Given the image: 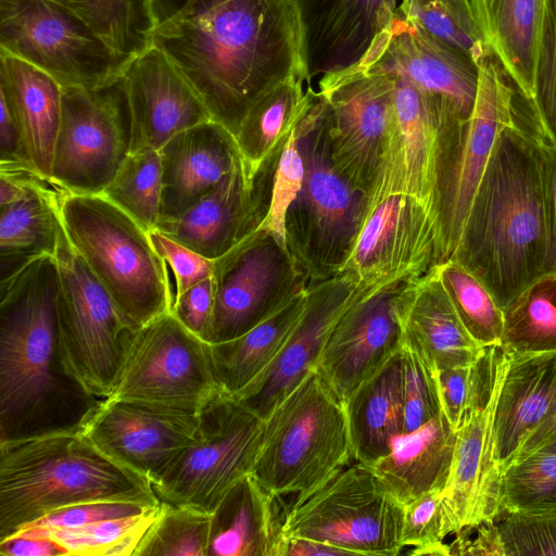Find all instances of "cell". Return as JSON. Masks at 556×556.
Instances as JSON below:
<instances>
[{
  "mask_svg": "<svg viewBox=\"0 0 556 556\" xmlns=\"http://www.w3.org/2000/svg\"><path fill=\"white\" fill-rule=\"evenodd\" d=\"M160 50L233 136L249 108L306 79L294 0H150Z\"/></svg>",
  "mask_w": 556,
  "mask_h": 556,
  "instance_id": "obj_1",
  "label": "cell"
},
{
  "mask_svg": "<svg viewBox=\"0 0 556 556\" xmlns=\"http://www.w3.org/2000/svg\"><path fill=\"white\" fill-rule=\"evenodd\" d=\"M59 287L52 255L0 282V444L79 431L101 401L67 363Z\"/></svg>",
  "mask_w": 556,
  "mask_h": 556,
  "instance_id": "obj_2",
  "label": "cell"
},
{
  "mask_svg": "<svg viewBox=\"0 0 556 556\" xmlns=\"http://www.w3.org/2000/svg\"><path fill=\"white\" fill-rule=\"evenodd\" d=\"M520 113L495 140L450 258L480 280L503 311L545 275L547 261L543 140L536 128L521 126Z\"/></svg>",
  "mask_w": 556,
  "mask_h": 556,
  "instance_id": "obj_3",
  "label": "cell"
},
{
  "mask_svg": "<svg viewBox=\"0 0 556 556\" xmlns=\"http://www.w3.org/2000/svg\"><path fill=\"white\" fill-rule=\"evenodd\" d=\"M100 501L161 503L147 479L80 430L0 444V541L55 510Z\"/></svg>",
  "mask_w": 556,
  "mask_h": 556,
  "instance_id": "obj_4",
  "label": "cell"
},
{
  "mask_svg": "<svg viewBox=\"0 0 556 556\" xmlns=\"http://www.w3.org/2000/svg\"><path fill=\"white\" fill-rule=\"evenodd\" d=\"M331 111L313 91L296 124L304 163L302 188L286 217L288 249L308 286L338 275L356 239L367 197L338 170L330 142Z\"/></svg>",
  "mask_w": 556,
  "mask_h": 556,
  "instance_id": "obj_5",
  "label": "cell"
},
{
  "mask_svg": "<svg viewBox=\"0 0 556 556\" xmlns=\"http://www.w3.org/2000/svg\"><path fill=\"white\" fill-rule=\"evenodd\" d=\"M351 460L345 405L314 368L264 420L251 475L279 497H302Z\"/></svg>",
  "mask_w": 556,
  "mask_h": 556,
  "instance_id": "obj_6",
  "label": "cell"
},
{
  "mask_svg": "<svg viewBox=\"0 0 556 556\" xmlns=\"http://www.w3.org/2000/svg\"><path fill=\"white\" fill-rule=\"evenodd\" d=\"M61 218L76 252L136 328L170 312L164 262L146 231L103 194L67 193Z\"/></svg>",
  "mask_w": 556,
  "mask_h": 556,
  "instance_id": "obj_7",
  "label": "cell"
},
{
  "mask_svg": "<svg viewBox=\"0 0 556 556\" xmlns=\"http://www.w3.org/2000/svg\"><path fill=\"white\" fill-rule=\"evenodd\" d=\"M478 66V91L471 116L441 130L437 200L438 264L450 260L457 247L498 134L516 121L528 100L490 47Z\"/></svg>",
  "mask_w": 556,
  "mask_h": 556,
  "instance_id": "obj_8",
  "label": "cell"
},
{
  "mask_svg": "<svg viewBox=\"0 0 556 556\" xmlns=\"http://www.w3.org/2000/svg\"><path fill=\"white\" fill-rule=\"evenodd\" d=\"M404 506L370 466L354 462L286 508L285 536L304 538L353 556H395L404 548Z\"/></svg>",
  "mask_w": 556,
  "mask_h": 556,
  "instance_id": "obj_9",
  "label": "cell"
},
{
  "mask_svg": "<svg viewBox=\"0 0 556 556\" xmlns=\"http://www.w3.org/2000/svg\"><path fill=\"white\" fill-rule=\"evenodd\" d=\"M264 420L218 391L198 414L193 440L151 484L160 501L211 514L226 492L251 475Z\"/></svg>",
  "mask_w": 556,
  "mask_h": 556,
  "instance_id": "obj_10",
  "label": "cell"
},
{
  "mask_svg": "<svg viewBox=\"0 0 556 556\" xmlns=\"http://www.w3.org/2000/svg\"><path fill=\"white\" fill-rule=\"evenodd\" d=\"M54 257L60 279L59 325L67 363L90 393L106 399L116 387L138 328L73 248L64 227Z\"/></svg>",
  "mask_w": 556,
  "mask_h": 556,
  "instance_id": "obj_11",
  "label": "cell"
},
{
  "mask_svg": "<svg viewBox=\"0 0 556 556\" xmlns=\"http://www.w3.org/2000/svg\"><path fill=\"white\" fill-rule=\"evenodd\" d=\"M218 391L208 343L168 312L135 333L106 399L198 415Z\"/></svg>",
  "mask_w": 556,
  "mask_h": 556,
  "instance_id": "obj_12",
  "label": "cell"
},
{
  "mask_svg": "<svg viewBox=\"0 0 556 556\" xmlns=\"http://www.w3.org/2000/svg\"><path fill=\"white\" fill-rule=\"evenodd\" d=\"M0 52L35 66L62 87L97 88L127 68L88 24L50 0H0Z\"/></svg>",
  "mask_w": 556,
  "mask_h": 556,
  "instance_id": "obj_13",
  "label": "cell"
},
{
  "mask_svg": "<svg viewBox=\"0 0 556 556\" xmlns=\"http://www.w3.org/2000/svg\"><path fill=\"white\" fill-rule=\"evenodd\" d=\"M132 118L123 75L97 88L62 87L52 178L76 194H100L131 151Z\"/></svg>",
  "mask_w": 556,
  "mask_h": 556,
  "instance_id": "obj_14",
  "label": "cell"
},
{
  "mask_svg": "<svg viewBox=\"0 0 556 556\" xmlns=\"http://www.w3.org/2000/svg\"><path fill=\"white\" fill-rule=\"evenodd\" d=\"M319 92L331 111L330 142L336 167L368 197L396 128L392 77L361 62L321 76Z\"/></svg>",
  "mask_w": 556,
  "mask_h": 556,
  "instance_id": "obj_15",
  "label": "cell"
},
{
  "mask_svg": "<svg viewBox=\"0 0 556 556\" xmlns=\"http://www.w3.org/2000/svg\"><path fill=\"white\" fill-rule=\"evenodd\" d=\"M213 281L207 343L245 333L308 287L290 251L258 230L215 260Z\"/></svg>",
  "mask_w": 556,
  "mask_h": 556,
  "instance_id": "obj_16",
  "label": "cell"
},
{
  "mask_svg": "<svg viewBox=\"0 0 556 556\" xmlns=\"http://www.w3.org/2000/svg\"><path fill=\"white\" fill-rule=\"evenodd\" d=\"M438 264L432 216L407 194L376 186L351 252L339 274L359 286L422 276Z\"/></svg>",
  "mask_w": 556,
  "mask_h": 556,
  "instance_id": "obj_17",
  "label": "cell"
},
{
  "mask_svg": "<svg viewBox=\"0 0 556 556\" xmlns=\"http://www.w3.org/2000/svg\"><path fill=\"white\" fill-rule=\"evenodd\" d=\"M409 280L363 287L333 326L316 369L343 403L402 351L399 296Z\"/></svg>",
  "mask_w": 556,
  "mask_h": 556,
  "instance_id": "obj_18",
  "label": "cell"
},
{
  "mask_svg": "<svg viewBox=\"0 0 556 556\" xmlns=\"http://www.w3.org/2000/svg\"><path fill=\"white\" fill-rule=\"evenodd\" d=\"M363 287L344 274L309 285L303 311L277 356L232 397L265 420L316 368L333 326Z\"/></svg>",
  "mask_w": 556,
  "mask_h": 556,
  "instance_id": "obj_19",
  "label": "cell"
},
{
  "mask_svg": "<svg viewBox=\"0 0 556 556\" xmlns=\"http://www.w3.org/2000/svg\"><path fill=\"white\" fill-rule=\"evenodd\" d=\"M362 61L403 74L448 119H468L475 109L479 66L471 58L395 17ZM361 61V62H362Z\"/></svg>",
  "mask_w": 556,
  "mask_h": 556,
  "instance_id": "obj_20",
  "label": "cell"
},
{
  "mask_svg": "<svg viewBox=\"0 0 556 556\" xmlns=\"http://www.w3.org/2000/svg\"><path fill=\"white\" fill-rule=\"evenodd\" d=\"M198 415L102 399L81 432L105 455L151 484L194 438Z\"/></svg>",
  "mask_w": 556,
  "mask_h": 556,
  "instance_id": "obj_21",
  "label": "cell"
},
{
  "mask_svg": "<svg viewBox=\"0 0 556 556\" xmlns=\"http://www.w3.org/2000/svg\"><path fill=\"white\" fill-rule=\"evenodd\" d=\"M506 354L493 388L457 431L452 467L442 492L453 534L500 515L502 471L495 456L493 420L508 366Z\"/></svg>",
  "mask_w": 556,
  "mask_h": 556,
  "instance_id": "obj_22",
  "label": "cell"
},
{
  "mask_svg": "<svg viewBox=\"0 0 556 556\" xmlns=\"http://www.w3.org/2000/svg\"><path fill=\"white\" fill-rule=\"evenodd\" d=\"M294 3L307 81L361 63L396 13L395 0H294Z\"/></svg>",
  "mask_w": 556,
  "mask_h": 556,
  "instance_id": "obj_23",
  "label": "cell"
},
{
  "mask_svg": "<svg viewBox=\"0 0 556 556\" xmlns=\"http://www.w3.org/2000/svg\"><path fill=\"white\" fill-rule=\"evenodd\" d=\"M123 78L132 118L131 151L160 150L178 132L212 119L191 85L152 46L128 65Z\"/></svg>",
  "mask_w": 556,
  "mask_h": 556,
  "instance_id": "obj_24",
  "label": "cell"
},
{
  "mask_svg": "<svg viewBox=\"0 0 556 556\" xmlns=\"http://www.w3.org/2000/svg\"><path fill=\"white\" fill-rule=\"evenodd\" d=\"M362 62L379 67L392 77L396 128L386 157L399 175L403 191L419 203L437 225L440 139L444 122L435 105L403 74Z\"/></svg>",
  "mask_w": 556,
  "mask_h": 556,
  "instance_id": "obj_25",
  "label": "cell"
},
{
  "mask_svg": "<svg viewBox=\"0 0 556 556\" xmlns=\"http://www.w3.org/2000/svg\"><path fill=\"white\" fill-rule=\"evenodd\" d=\"M399 316L403 345L433 371L470 364L484 350L463 324L437 266L406 282L399 296Z\"/></svg>",
  "mask_w": 556,
  "mask_h": 556,
  "instance_id": "obj_26",
  "label": "cell"
},
{
  "mask_svg": "<svg viewBox=\"0 0 556 556\" xmlns=\"http://www.w3.org/2000/svg\"><path fill=\"white\" fill-rule=\"evenodd\" d=\"M159 151L162 161L160 220L177 217L193 206L240 159L233 135L213 119L178 132Z\"/></svg>",
  "mask_w": 556,
  "mask_h": 556,
  "instance_id": "obj_27",
  "label": "cell"
},
{
  "mask_svg": "<svg viewBox=\"0 0 556 556\" xmlns=\"http://www.w3.org/2000/svg\"><path fill=\"white\" fill-rule=\"evenodd\" d=\"M556 387V352L509 357L493 420L502 471L534 446L549 419Z\"/></svg>",
  "mask_w": 556,
  "mask_h": 556,
  "instance_id": "obj_28",
  "label": "cell"
},
{
  "mask_svg": "<svg viewBox=\"0 0 556 556\" xmlns=\"http://www.w3.org/2000/svg\"><path fill=\"white\" fill-rule=\"evenodd\" d=\"M285 514L279 496L243 477L211 513L207 556H280Z\"/></svg>",
  "mask_w": 556,
  "mask_h": 556,
  "instance_id": "obj_29",
  "label": "cell"
},
{
  "mask_svg": "<svg viewBox=\"0 0 556 556\" xmlns=\"http://www.w3.org/2000/svg\"><path fill=\"white\" fill-rule=\"evenodd\" d=\"M155 229L212 260L253 232L241 159L210 193L181 215L159 220Z\"/></svg>",
  "mask_w": 556,
  "mask_h": 556,
  "instance_id": "obj_30",
  "label": "cell"
},
{
  "mask_svg": "<svg viewBox=\"0 0 556 556\" xmlns=\"http://www.w3.org/2000/svg\"><path fill=\"white\" fill-rule=\"evenodd\" d=\"M67 193L53 178L40 175L23 195L0 205V282L38 257L55 255Z\"/></svg>",
  "mask_w": 556,
  "mask_h": 556,
  "instance_id": "obj_31",
  "label": "cell"
},
{
  "mask_svg": "<svg viewBox=\"0 0 556 556\" xmlns=\"http://www.w3.org/2000/svg\"><path fill=\"white\" fill-rule=\"evenodd\" d=\"M0 94L15 114L30 164L52 178L62 117V86L35 66L0 52Z\"/></svg>",
  "mask_w": 556,
  "mask_h": 556,
  "instance_id": "obj_32",
  "label": "cell"
},
{
  "mask_svg": "<svg viewBox=\"0 0 556 556\" xmlns=\"http://www.w3.org/2000/svg\"><path fill=\"white\" fill-rule=\"evenodd\" d=\"M457 431L440 413L418 430L397 438L391 452L370 467L403 505L443 492L452 467Z\"/></svg>",
  "mask_w": 556,
  "mask_h": 556,
  "instance_id": "obj_33",
  "label": "cell"
},
{
  "mask_svg": "<svg viewBox=\"0 0 556 556\" xmlns=\"http://www.w3.org/2000/svg\"><path fill=\"white\" fill-rule=\"evenodd\" d=\"M402 351L344 403L354 462L371 466L403 435Z\"/></svg>",
  "mask_w": 556,
  "mask_h": 556,
  "instance_id": "obj_34",
  "label": "cell"
},
{
  "mask_svg": "<svg viewBox=\"0 0 556 556\" xmlns=\"http://www.w3.org/2000/svg\"><path fill=\"white\" fill-rule=\"evenodd\" d=\"M547 1L471 0L486 43L529 99Z\"/></svg>",
  "mask_w": 556,
  "mask_h": 556,
  "instance_id": "obj_35",
  "label": "cell"
},
{
  "mask_svg": "<svg viewBox=\"0 0 556 556\" xmlns=\"http://www.w3.org/2000/svg\"><path fill=\"white\" fill-rule=\"evenodd\" d=\"M307 289L293 296L271 316L245 333L218 343H208L213 369L222 392L235 396L279 353L298 321Z\"/></svg>",
  "mask_w": 556,
  "mask_h": 556,
  "instance_id": "obj_36",
  "label": "cell"
},
{
  "mask_svg": "<svg viewBox=\"0 0 556 556\" xmlns=\"http://www.w3.org/2000/svg\"><path fill=\"white\" fill-rule=\"evenodd\" d=\"M303 80L290 79L260 97L247 111L235 141L248 186L287 139L307 109L313 89L303 90Z\"/></svg>",
  "mask_w": 556,
  "mask_h": 556,
  "instance_id": "obj_37",
  "label": "cell"
},
{
  "mask_svg": "<svg viewBox=\"0 0 556 556\" xmlns=\"http://www.w3.org/2000/svg\"><path fill=\"white\" fill-rule=\"evenodd\" d=\"M503 315L501 346L509 357L556 352V273L533 281Z\"/></svg>",
  "mask_w": 556,
  "mask_h": 556,
  "instance_id": "obj_38",
  "label": "cell"
},
{
  "mask_svg": "<svg viewBox=\"0 0 556 556\" xmlns=\"http://www.w3.org/2000/svg\"><path fill=\"white\" fill-rule=\"evenodd\" d=\"M88 24L128 65L151 47L150 0H50Z\"/></svg>",
  "mask_w": 556,
  "mask_h": 556,
  "instance_id": "obj_39",
  "label": "cell"
},
{
  "mask_svg": "<svg viewBox=\"0 0 556 556\" xmlns=\"http://www.w3.org/2000/svg\"><path fill=\"white\" fill-rule=\"evenodd\" d=\"M548 509H556V437L517 456L501 482L500 515Z\"/></svg>",
  "mask_w": 556,
  "mask_h": 556,
  "instance_id": "obj_40",
  "label": "cell"
},
{
  "mask_svg": "<svg viewBox=\"0 0 556 556\" xmlns=\"http://www.w3.org/2000/svg\"><path fill=\"white\" fill-rule=\"evenodd\" d=\"M396 14L477 63L489 48L471 0H402Z\"/></svg>",
  "mask_w": 556,
  "mask_h": 556,
  "instance_id": "obj_41",
  "label": "cell"
},
{
  "mask_svg": "<svg viewBox=\"0 0 556 556\" xmlns=\"http://www.w3.org/2000/svg\"><path fill=\"white\" fill-rule=\"evenodd\" d=\"M146 231L156 228L162 200V161L159 150L130 151L102 191Z\"/></svg>",
  "mask_w": 556,
  "mask_h": 556,
  "instance_id": "obj_42",
  "label": "cell"
},
{
  "mask_svg": "<svg viewBox=\"0 0 556 556\" xmlns=\"http://www.w3.org/2000/svg\"><path fill=\"white\" fill-rule=\"evenodd\" d=\"M160 506L161 503L140 515L102 520L77 528H28L21 532L48 536L64 547L67 555L132 556L141 538L155 520Z\"/></svg>",
  "mask_w": 556,
  "mask_h": 556,
  "instance_id": "obj_43",
  "label": "cell"
},
{
  "mask_svg": "<svg viewBox=\"0 0 556 556\" xmlns=\"http://www.w3.org/2000/svg\"><path fill=\"white\" fill-rule=\"evenodd\" d=\"M463 324L482 346L501 345L504 315L490 291L459 263L435 265Z\"/></svg>",
  "mask_w": 556,
  "mask_h": 556,
  "instance_id": "obj_44",
  "label": "cell"
},
{
  "mask_svg": "<svg viewBox=\"0 0 556 556\" xmlns=\"http://www.w3.org/2000/svg\"><path fill=\"white\" fill-rule=\"evenodd\" d=\"M211 514L161 501L132 556H207Z\"/></svg>",
  "mask_w": 556,
  "mask_h": 556,
  "instance_id": "obj_45",
  "label": "cell"
},
{
  "mask_svg": "<svg viewBox=\"0 0 556 556\" xmlns=\"http://www.w3.org/2000/svg\"><path fill=\"white\" fill-rule=\"evenodd\" d=\"M539 135L556 147V0H548L530 98Z\"/></svg>",
  "mask_w": 556,
  "mask_h": 556,
  "instance_id": "obj_46",
  "label": "cell"
},
{
  "mask_svg": "<svg viewBox=\"0 0 556 556\" xmlns=\"http://www.w3.org/2000/svg\"><path fill=\"white\" fill-rule=\"evenodd\" d=\"M495 527L503 556H556V509L502 513Z\"/></svg>",
  "mask_w": 556,
  "mask_h": 556,
  "instance_id": "obj_47",
  "label": "cell"
},
{
  "mask_svg": "<svg viewBox=\"0 0 556 556\" xmlns=\"http://www.w3.org/2000/svg\"><path fill=\"white\" fill-rule=\"evenodd\" d=\"M453 529L442 492L427 493L404 506L402 544L413 546L412 555H451L444 539Z\"/></svg>",
  "mask_w": 556,
  "mask_h": 556,
  "instance_id": "obj_48",
  "label": "cell"
},
{
  "mask_svg": "<svg viewBox=\"0 0 556 556\" xmlns=\"http://www.w3.org/2000/svg\"><path fill=\"white\" fill-rule=\"evenodd\" d=\"M403 435L429 422L441 412L434 371L403 345Z\"/></svg>",
  "mask_w": 556,
  "mask_h": 556,
  "instance_id": "obj_49",
  "label": "cell"
},
{
  "mask_svg": "<svg viewBox=\"0 0 556 556\" xmlns=\"http://www.w3.org/2000/svg\"><path fill=\"white\" fill-rule=\"evenodd\" d=\"M148 235L153 248L164 262L172 306L186 290L213 276L215 260L203 256L157 229L148 231Z\"/></svg>",
  "mask_w": 556,
  "mask_h": 556,
  "instance_id": "obj_50",
  "label": "cell"
},
{
  "mask_svg": "<svg viewBox=\"0 0 556 556\" xmlns=\"http://www.w3.org/2000/svg\"><path fill=\"white\" fill-rule=\"evenodd\" d=\"M155 506L157 505H142L132 502L119 501H100L84 503L55 510L35 521L25 529L77 528L102 520L140 515Z\"/></svg>",
  "mask_w": 556,
  "mask_h": 556,
  "instance_id": "obj_51",
  "label": "cell"
},
{
  "mask_svg": "<svg viewBox=\"0 0 556 556\" xmlns=\"http://www.w3.org/2000/svg\"><path fill=\"white\" fill-rule=\"evenodd\" d=\"M214 306L213 276L192 286L174 302L170 312L193 334L206 341Z\"/></svg>",
  "mask_w": 556,
  "mask_h": 556,
  "instance_id": "obj_52",
  "label": "cell"
},
{
  "mask_svg": "<svg viewBox=\"0 0 556 556\" xmlns=\"http://www.w3.org/2000/svg\"><path fill=\"white\" fill-rule=\"evenodd\" d=\"M542 185L547 231L545 275L556 273V147L543 141Z\"/></svg>",
  "mask_w": 556,
  "mask_h": 556,
  "instance_id": "obj_53",
  "label": "cell"
},
{
  "mask_svg": "<svg viewBox=\"0 0 556 556\" xmlns=\"http://www.w3.org/2000/svg\"><path fill=\"white\" fill-rule=\"evenodd\" d=\"M29 163L22 131L8 100L0 94V163Z\"/></svg>",
  "mask_w": 556,
  "mask_h": 556,
  "instance_id": "obj_54",
  "label": "cell"
},
{
  "mask_svg": "<svg viewBox=\"0 0 556 556\" xmlns=\"http://www.w3.org/2000/svg\"><path fill=\"white\" fill-rule=\"evenodd\" d=\"M0 555L62 556L67 555V552L64 547L48 536L21 532L0 541Z\"/></svg>",
  "mask_w": 556,
  "mask_h": 556,
  "instance_id": "obj_55",
  "label": "cell"
},
{
  "mask_svg": "<svg viewBox=\"0 0 556 556\" xmlns=\"http://www.w3.org/2000/svg\"><path fill=\"white\" fill-rule=\"evenodd\" d=\"M280 556H353L349 551L318 541L286 536Z\"/></svg>",
  "mask_w": 556,
  "mask_h": 556,
  "instance_id": "obj_56",
  "label": "cell"
},
{
  "mask_svg": "<svg viewBox=\"0 0 556 556\" xmlns=\"http://www.w3.org/2000/svg\"><path fill=\"white\" fill-rule=\"evenodd\" d=\"M552 437H556V387L549 419L536 444Z\"/></svg>",
  "mask_w": 556,
  "mask_h": 556,
  "instance_id": "obj_57",
  "label": "cell"
}]
</instances>
